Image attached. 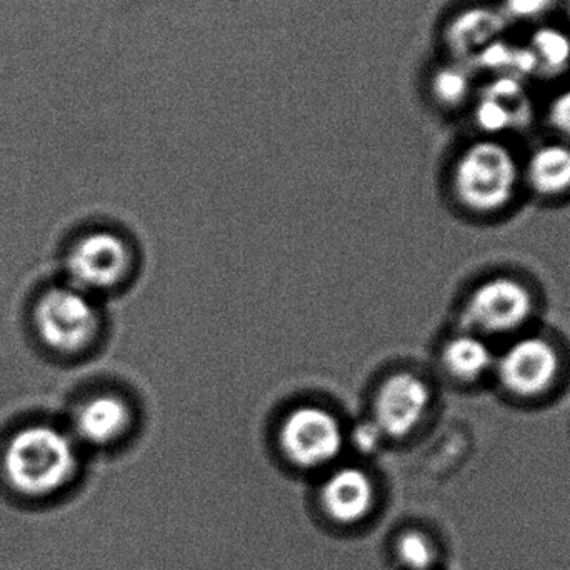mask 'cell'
<instances>
[{
  "instance_id": "obj_1",
  "label": "cell",
  "mask_w": 570,
  "mask_h": 570,
  "mask_svg": "<svg viewBox=\"0 0 570 570\" xmlns=\"http://www.w3.org/2000/svg\"><path fill=\"white\" fill-rule=\"evenodd\" d=\"M2 468L19 494L47 498L72 479L77 469L76 444L59 429L30 425L10 439Z\"/></svg>"
},
{
  "instance_id": "obj_2",
  "label": "cell",
  "mask_w": 570,
  "mask_h": 570,
  "mask_svg": "<svg viewBox=\"0 0 570 570\" xmlns=\"http://www.w3.org/2000/svg\"><path fill=\"white\" fill-rule=\"evenodd\" d=\"M518 179L514 154L491 137L471 144L455 164V194L465 207L478 213L504 207L514 196Z\"/></svg>"
},
{
  "instance_id": "obj_3",
  "label": "cell",
  "mask_w": 570,
  "mask_h": 570,
  "mask_svg": "<svg viewBox=\"0 0 570 570\" xmlns=\"http://www.w3.org/2000/svg\"><path fill=\"white\" fill-rule=\"evenodd\" d=\"M43 344L60 354L83 351L99 331V314L86 292L56 287L40 298L33 314Z\"/></svg>"
},
{
  "instance_id": "obj_4",
  "label": "cell",
  "mask_w": 570,
  "mask_h": 570,
  "mask_svg": "<svg viewBox=\"0 0 570 570\" xmlns=\"http://www.w3.org/2000/svg\"><path fill=\"white\" fill-rule=\"evenodd\" d=\"M279 444L292 464L317 469L341 454L344 432L331 412L317 405H301L285 415Z\"/></svg>"
},
{
  "instance_id": "obj_5",
  "label": "cell",
  "mask_w": 570,
  "mask_h": 570,
  "mask_svg": "<svg viewBox=\"0 0 570 570\" xmlns=\"http://www.w3.org/2000/svg\"><path fill=\"white\" fill-rule=\"evenodd\" d=\"M534 298L524 284L495 277L479 285L464 307V324L475 334H508L528 322Z\"/></svg>"
},
{
  "instance_id": "obj_6",
  "label": "cell",
  "mask_w": 570,
  "mask_h": 570,
  "mask_svg": "<svg viewBox=\"0 0 570 570\" xmlns=\"http://www.w3.org/2000/svg\"><path fill=\"white\" fill-rule=\"evenodd\" d=\"M130 267L132 253L126 240L104 230L82 237L67 257L70 285L86 294L116 287Z\"/></svg>"
},
{
  "instance_id": "obj_7",
  "label": "cell",
  "mask_w": 570,
  "mask_h": 570,
  "mask_svg": "<svg viewBox=\"0 0 570 570\" xmlns=\"http://www.w3.org/2000/svg\"><path fill=\"white\" fill-rule=\"evenodd\" d=\"M495 368L505 391L519 397H534L554 384L561 358L546 338L524 337L505 348Z\"/></svg>"
},
{
  "instance_id": "obj_8",
  "label": "cell",
  "mask_w": 570,
  "mask_h": 570,
  "mask_svg": "<svg viewBox=\"0 0 570 570\" xmlns=\"http://www.w3.org/2000/svg\"><path fill=\"white\" fill-rule=\"evenodd\" d=\"M429 404V385L411 372H399L385 379L375 394L374 424L384 438H405L421 424Z\"/></svg>"
},
{
  "instance_id": "obj_9",
  "label": "cell",
  "mask_w": 570,
  "mask_h": 570,
  "mask_svg": "<svg viewBox=\"0 0 570 570\" xmlns=\"http://www.w3.org/2000/svg\"><path fill=\"white\" fill-rule=\"evenodd\" d=\"M509 20L498 7L474 6L455 13L444 29L445 49L452 60L474 66L478 57L508 32Z\"/></svg>"
},
{
  "instance_id": "obj_10",
  "label": "cell",
  "mask_w": 570,
  "mask_h": 570,
  "mask_svg": "<svg viewBox=\"0 0 570 570\" xmlns=\"http://www.w3.org/2000/svg\"><path fill=\"white\" fill-rule=\"evenodd\" d=\"M529 117L531 100L524 80L494 77L475 99V124L491 139L509 130L521 129Z\"/></svg>"
},
{
  "instance_id": "obj_11",
  "label": "cell",
  "mask_w": 570,
  "mask_h": 570,
  "mask_svg": "<svg viewBox=\"0 0 570 570\" xmlns=\"http://www.w3.org/2000/svg\"><path fill=\"white\" fill-rule=\"evenodd\" d=\"M322 504L325 512L338 524H354L371 511L374 504V484L361 469H338L325 481Z\"/></svg>"
},
{
  "instance_id": "obj_12",
  "label": "cell",
  "mask_w": 570,
  "mask_h": 570,
  "mask_svg": "<svg viewBox=\"0 0 570 570\" xmlns=\"http://www.w3.org/2000/svg\"><path fill=\"white\" fill-rule=\"evenodd\" d=\"M132 424V411L124 399L112 394L96 395L80 405L73 419L77 438L90 445L119 441Z\"/></svg>"
},
{
  "instance_id": "obj_13",
  "label": "cell",
  "mask_w": 570,
  "mask_h": 570,
  "mask_svg": "<svg viewBox=\"0 0 570 570\" xmlns=\"http://www.w3.org/2000/svg\"><path fill=\"white\" fill-rule=\"evenodd\" d=\"M528 179L541 196H559L570 189V147L546 144L528 163Z\"/></svg>"
},
{
  "instance_id": "obj_14",
  "label": "cell",
  "mask_w": 570,
  "mask_h": 570,
  "mask_svg": "<svg viewBox=\"0 0 570 570\" xmlns=\"http://www.w3.org/2000/svg\"><path fill=\"white\" fill-rule=\"evenodd\" d=\"M442 364L452 377L472 382L491 371L494 355L479 335L462 334L445 344Z\"/></svg>"
},
{
  "instance_id": "obj_15",
  "label": "cell",
  "mask_w": 570,
  "mask_h": 570,
  "mask_svg": "<svg viewBox=\"0 0 570 570\" xmlns=\"http://www.w3.org/2000/svg\"><path fill=\"white\" fill-rule=\"evenodd\" d=\"M538 77H558L570 69V32L556 23H541L529 37Z\"/></svg>"
},
{
  "instance_id": "obj_16",
  "label": "cell",
  "mask_w": 570,
  "mask_h": 570,
  "mask_svg": "<svg viewBox=\"0 0 570 570\" xmlns=\"http://www.w3.org/2000/svg\"><path fill=\"white\" fill-rule=\"evenodd\" d=\"M475 89V69L459 60H448L429 76V92L444 107H459L471 99Z\"/></svg>"
},
{
  "instance_id": "obj_17",
  "label": "cell",
  "mask_w": 570,
  "mask_h": 570,
  "mask_svg": "<svg viewBox=\"0 0 570 570\" xmlns=\"http://www.w3.org/2000/svg\"><path fill=\"white\" fill-rule=\"evenodd\" d=\"M559 0H501L499 9L509 23L548 22L549 17L558 9Z\"/></svg>"
},
{
  "instance_id": "obj_18",
  "label": "cell",
  "mask_w": 570,
  "mask_h": 570,
  "mask_svg": "<svg viewBox=\"0 0 570 570\" xmlns=\"http://www.w3.org/2000/svg\"><path fill=\"white\" fill-rule=\"evenodd\" d=\"M397 558L405 569L428 570L435 559L431 541L421 532H405L397 542Z\"/></svg>"
},
{
  "instance_id": "obj_19",
  "label": "cell",
  "mask_w": 570,
  "mask_h": 570,
  "mask_svg": "<svg viewBox=\"0 0 570 570\" xmlns=\"http://www.w3.org/2000/svg\"><path fill=\"white\" fill-rule=\"evenodd\" d=\"M549 119L556 130L570 137V86L561 90L552 100L549 107Z\"/></svg>"
},
{
  "instance_id": "obj_20",
  "label": "cell",
  "mask_w": 570,
  "mask_h": 570,
  "mask_svg": "<svg viewBox=\"0 0 570 570\" xmlns=\"http://www.w3.org/2000/svg\"><path fill=\"white\" fill-rule=\"evenodd\" d=\"M384 438L379 431L377 425L372 424L358 425L354 431L355 448L361 452H372L377 449L379 442Z\"/></svg>"
}]
</instances>
